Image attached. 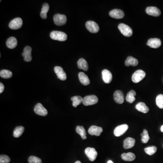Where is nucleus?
<instances>
[{
  "label": "nucleus",
  "instance_id": "nucleus-7",
  "mask_svg": "<svg viewBox=\"0 0 163 163\" xmlns=\"http://www.w3.org/2000/svg\"><path fill=\"white\" fill-rule=\"evenodd\" d=\"M23 21L22 19L21 18H16L10 22L9 26L11 29L17 30L21 27Z\"/></svg>",
  "mask_w": 163,
  "mask_h": 163
},
{
  "label": "nucleus",
  "instance_id": "nucleus-33",
  "mask_svg": "<svg viewBox=\"0 0 163 163\" xmlns=\"http://www.w3.org/2000/svg\"><path fill=\"white\" fill-rule=\"evenodd\" d=\"M157 149L155 146H151L148 147L144 148V151L147 155H152L155 153L157 151Z\"/></svg>",
  "mask_w": 163,
  "mask_h": 163
},
{
  "label": "nucleus",
  "instance_id": "nucleus-26",
  "mask_svg": "<svg viewBox=\"0 0 163 163\" xmlns=\"http://www.w3.org/2000/svg\"><path fill=\"white\" fill-rule=\"evenodd\" d=\"M49 9H50V6L48 3H44L41 12V17L42 19H46L47 18V13Z\"/></svg>",
  "mask_w": 163,
  "mask_h": 163
},
{
  "label": "nucleus",
  "instance_id": "nucleus-12",
  "mask_svg": "<svg viewBox=\"0 0 163 163\" xmlns=\"http://www.w3.org/2000/svg\"><path fill=\"white\" fill-rule=\"evenodd\" d=\"M54 71L58 79L62 81H65L66 79V74L62 67L59 66L55 67Z\"/></svg>",
  "mask_w": 163,
  "mask_h": 163
},
{
  "label": "nucleus",
  "instance_id": "nucleus-28",
  "mask_svg": "<svg viewBox=\"0 0 163 163\" xmlns=\"http://www.w3.org/2000/svg\"><path fill=\"white\" fill-rule=\"evenodd\" d=\"M136 95V92L134 90H131L127 94L126 97V100L129 103H133L135 101V96Z\"/></svg>",
  "mask_w": 163,
  "mask_h": 163
},
{
  "label": "nucleus",
  "instance_id": "nucleus-2",
  "mask_svg": "<svg viewBox=\"0 0 163 163\" xmlns=\"http://www.w3.org/2000/svg\"><path fill=\"white\" fill-rule=\"evenodd\" d=\"M119 30L123 35L126 37H130L133 34L132 29L123 23L120 24L118 26Z\"/></svg>",
  "mask_w": 163,
  "mask_h": 163
},
{
  "label": "nucleus",
  "instance_id": "nucleus-6",
  "mask_svg": "<svg viewBox=\"0 0 163 163\" xmlns=\"http://www.w3.org/2000/svg\"><path fill=\"white\" fill-rule=\"evenodd\" d=\"M86 27L88 31L92 33H96L99 30V27L94 21H88L86 23Z\"/></svg>",
  "mask_w": 163,
  "mask_h": 163
},
{
  "label": "nucleus",
  "instance_id": "nucleus-31",
  "mask_svg": "<svg viewBox=\"0 0 163 163\" xmlns=\"http://www.w3.org/2000/svg\"><path fill=\"white\" fill-rule=\"evenodd\" d=\"M12 73L8 70H2L0 72V76L5 79L10 78H12Z\"/></svg>",
  "mask_w": 163,
  "mask_h": 163
},
{
  "label": "nucleus",
  "instance_id": "nucleus-1",
  "mask_svg": "<svg viewBox=\"0 0 163 163\" xmlns=\"http://www.w3.org/2000/svg\"><path fill=\"white\" fill-rule=\"evenodd\" d=\"M50 38L53 40L59 41H64L67 39V35L61 31H53L50 34Z\"/></svg>",
  "mask_w": 163,
  "mask_h": 163
},
{
  "label": "nucleus",
  "instance_id": "nucleus-4",
  "mask_svg": "<svg viewBox=\"0 0 163 163\" xmlns=\"http://www.w3.org/2000/svg\"><path fill=\"white\" fill-rule=\"evenodd\" d=\"M146 73L142 70L136 71L132 76V81L134 83H138L146 77Z\"/></svg>",
  "mask_w": 163,
  "mask_h": 163
},
{
  "label": "nucleus",
  "instance_id": "nucleus-10",
  "mask_svg": "<svg viewBox=\"0 0 163 163\" xmlns=\"http://www.w3.org/2000/svg\"><path fill=\"white\" fill-rule=\"evenodd\" d=\"M34 111L36 114L41 116H46L48 114V111L44 107V106L40 103H37L35 105Z\"/></svg>",
  "mask_w": 163,
  "mask_h": 163
},
{
  "label": "nucleus",
  "instance_id": "nucleus-36",
  "mask_svg": "<svg viewBox=\"0 0 163 163\" xmlns=\"http://www.w3.org/2000/svg\"><path fill=\"white\" fill-rule=\"evenodd\" d=\"M10 160L8 156L1 155L0 156V163H9Z\"/></svg>",
  "mask_w": 163,
  "mask_h": 163
},
{
  "label": "nucleus",
  "instance_id": "nucleus-21",
  "mask_svg": "<svg viewBox=\"0 0 163 163\" xmlns=\"http://www.w3.org/2000/svg\"><path fill=\"white\" fill-rule=\"evenodd\" d=\"M6 46L10 49H14L17 47V39L14 37H11L8 39L6 41Z\"/></svg>",
  "mask_w": 163,
  "mask_h": 163
},
{
  "label": "nucleus",
  "instance_id": "nucleus-20",
  "mask_svg": "<svg viewBox=\"0 0 163 163\" xmlns=\"http://www.w3.org/2000/svg\"><path fill=\"white\" fill-rule=\"evenodd\" d=\"M135 140L134 138L128 137L124 141L123 147L126 149L133 147L135 144Z\"/></svg>",
  "mask_w": 163,
  "mask_h": 163
},
{
  "label": "nucleus",
  "instance_id": "nucleus-25",
  "mask_svg": "<svg viewBox=\"0 0 163 163\" xmlns=\"http://www.w3.org/2000/svg\"><path fill=\"white\" fill-rule=\"evenodd\" d=\"M121 157L123 160L126 161H133L135 159V155H134L133 153H131V152L128 153H123L122 154Z\"/></svg>",
  "mask_w": 163,
  "mask_h": 163
},
{
  "label": "nucleus",
  "instance_id": "nucleus-37",
  "mask_svg": "<svg viewBox=\"0 0 163 163\" xmlns=\"http://www.w3.org/2000/svg\"><path fill=\"white\" fill-rule=\"evenodd\" d=\"M4 85L3 83H0V94H2L3 91L4 90Z\"/></svg>",
  "mask_w": 163,
  "mask_h": 163
},
{
  "label": "nucleus",
  "instance_id": "nucleus-38",
  "mask_svg": "<svg viewBox=\"0 0 163 163\" xmlns=\"http://www.w3.org/2000/svg\"><path fill=\"white\" fill-rule=\"evenodd\" d=\"M160 130H161V132H163V125L161 126V128H160Z\"/></svg>",
  "mask_w": 163,
  "mask_h": 163
},
{
  "label": "nucleus",
  "instance_id": "nucleus-40",
  "mask_svg": "<svg viewBox=\"0 0 163 163\" xmlns=\"http://www.w3.org/2000/svg\"><path fill=\"white\" fill-rule=\"evenodd\" d=\"M75 163H82L80 161H77Z\"/></svg>",
  "mask_w": 163,
  "mask_h": 163
},
{
  "label": "nucleus",
  "instance_id": "nucleus-39",
  "mask_svg": "<svg viewBox=\"0 0 163 163\" xmlns=\"http://www.w3.org/2000/svg\"><path fill=\"white\" fill-rule=\"evenodd\" d=\"M107 163H113L112 161H111V160H109V161H108V162H107Z\"/></svg>",
  "mask_w": 163,
  "mask_h": 163
},
{
  "label": "nucleus",
  "instance_id": "nucleus-9",
  "mask_svg": "<svg viewBox=\"0 0 163 163\" xmlns=\"http://www.w3.org/2000/svg\"><path fill=\"white\" fill-rule=\"evenodd\" d=\"M128 129V126L127 124H123L116 127L114 131V134L116 137L121 136L127 131Z\"/></svg>",
  "mask_w": 163,
  "mask_h": 163
},
{
  "label": "nucleus",
  "instance_id": "nucleus-18",
  "mask_svg": "<svg viewBox=\"0 0 163 163\" xmlns=\"http://www.w3.org/2000/svg\"><path fill=\"white\" fill-rule=\"evenodd\" d=\"M102 76L103 81L106 83H110L112 81V74L108 70L104 69L102 71Z\"/></svg>",
  "mask_w": 163,
  "mask_h": 163
},
{
  "label": "nucleus",
  "instance_id": "nucleus-11",
  "mask_svg": "<svg viewBox=\"0 0 163 163\" xmlns=\"http://www.w3.org/2000/svg\"><path fill=\"white\" fill-rule=\"evenodd\" d=\"M32 48L29 46H27L24 48V51L22 54V56L24 57V60L26 62L31 61L32 59L31 56Z\"/></svg>",
  "mask_w": 163,
  "mask_h": 163
},
{
  "label": "nucleus",
  "instance_id": "nucleus-8",
  "mask_svg": "<svg viewBox=\"0 0 163 163\" xmlns=\"http://www.w3.org/2000/svg\"><path fill=\"white\" fill-rule=\"evenodd\" d=\"M85 153L88 159L91 161L95 160L98 155V152L94 148L87 147L85 150Z\"/></svg>",
  "mask_w": 163,
  "mask_h": 163
},
{
  "label": "nucleus",
  "instance_id": "nucleus-14",
  "mask_svg": "<svg viewBox=\"0 0 163 163\" xmlns=\"http://www.w3.org/2000/svg\"><path fill=\"white\" fill-rule=\"evenodd\" d=\"M124 13L122 10L119 9L112 10L109 12V16L115 19H122L124 17Z\"/></svg>",
  "mask_w": 163,
  "mask_h": 163
},
{
  "label": "nucleus",
  "instance_id": "nucleus-23",
  "mask_svg": "<svg viewBox=\"0 0 163 163\" xmlns=\"http://www.w3.org/2000/svg\"><path fill=\"white\" fill-rule=\"evenodd\" d=\"M78 68L84 70V71H87L88 69V65L87 62L83 58H81L78 60Z\"/></svg>",
  "mask_w": 163,
  "mask_h": 163
},
{
  "label": "nucleus",
  "instance_id": "nucleus-34",
  "mask_svg": "<svg viewBox=\"0 0 163 163\" xmlns=\"http://www.w3.org/2000/svg\"><path fill=\"white\" fill-rule=\"evenodd\" d=\"M156 103L158 107L163 109V95L160 94L156 98Z\"/></svg>",
  "mask_w": 163,
  "mask_h": 163
},
{
  "label": "nucleus",
  "instance_id": "nucleus-22",
  "mask_svg": "<svg viewBox=\"0 0 163 163\" xmlns=\"http://www.w3.org/2000/svg\"><path fill=\"white\" fill-rule=\"evenodd\" d=\"M135 108L138 111H140L144 113H147L149 111V109L147 106L146 105L145 103L142 102H140L137 103V105L135 106Z\"/></svg>",
  "mask_w": 163,
  "mask_h": 163
},
{
  "label": "nucleus",
  "instance_id": "nucleus-24",
  "mask_svg": "<svg viewBox=\"0 0 163 163\" xmlns=\"http://www.w3.org/2000/svg\"><path fill=\"white\" fill-rule=\"evenodd\" d=\"M138 65V61L136 58L132 57L131 56H129L127 58V60L125 61V65L127 66H136Z\"/></svg>",
  "mask_w": 163,
  "mask_h": 163
},
{
  "label": "nucleus",
  "instance_id": "nucleus-17",
  "mask_svg": "<svg viewBox=\"0 0 163 163\" xmlns=\"http://www.w3.org/2000/svg\"><path fill=\"white\" fill-rule=\"evenodd\" d=\"M114 99L116 103L122 104L124 101V96L122 91L120 90H116L113 95Z\"/></svg>",
  "mask_w": 163,
  "mask_h": 163
},
{
  "label": "nucleus",
  "instance_id": "nucleus-5",
  "mask_svg": "<svg viewBox=\"0 0 163 163\" xmlns=\"http://www.w3.org/2000/svg\"><path fill=\"white\" fill-rule=\"evenodd\" d=\"M54 24L58 26L64 25L67 22V17L65 15L57 14L54 17Z\"/></svg>",
  "mask_w": 163,
  "mask_h": 163
},
{
  "label": "nucleus",
  "instance_id": "nucleus-13",
  "mask_svg": "<svg viewBox=\"0 0 163 163\" xmlns=\"http://www.w3.org/2000/svg\"><path fill=\"white\" fill-rule=\"evenodd\" d=\"M146 12L148 15L157 17L160 16L161 12L159 9L155 6H149L146 9Z\"/></svg>",
  "mask_w": 163,
  "mask_h": 163
},
{
  "label": "nucleus",
  "instance_id": "nucleus-3",
  "mask_svg": "<svg viewBox=\"0 0 163 163\" xmlns=\"http://www.w3.org/2000/svg\"><path fill=\"white\" fill-rule=\"evenodd\" d=\"M98 98L96 96L94 95L87 96L83 98V103L86 106L94 105L98 103Z\"/></svg>",
  "mask_w": 163,
  "mask_h": 163
},
{
  "label": "nucleus",
  "instance_id": "nucleus-35",
  "mask_svg": "<svg viewBox=\"0 0 163 163\" xmlns=\"http://www.w3.org/2000/svg\"><path fill=\"white\" fill-rule=\"evenodd\" d=\"M28 162L29 163H42V160L35 156H31L28 158Z\"/></svg>",
  "mask_w": 163,
  "mask_h": 163
},
{
  "label": "nucleus",
  "instance_id": "nucleus-16",
  "mask_svg": "<svg viewBox=\"0 0 163 163\" xmlns=\"http://www.w3.org/2000/svg\"><path fill=\"white\" fill-rule=\"evenodd\" d=\"M147 45L151 48L157 49L161 46V41L160 39H150L148 41Z\"/></svg>",
  "mask_w": 163,
  "mask_h": 163
},
{
  "label": "nucleus",
  "instance_id": "nucleus-29",
  "mask_svg": "<svg viewBox=\"0 0 163 163\" xmlns=\"http://www.w3.org/2000/svg\"><path fill=\"white\" fill-rule=\"evenodd\" d=\"M25 130V128L22 126H18L14 130L13 135L16 138H18L22 135Z\"/></svg>",
  "mask_w": 163,
  "mask_h": 163
},
{
  "label": "nucleus",
  "instance_id": "nucleus-19",
  "mask_svg": "<svg viewBox=\"0 0 163 163\" xmlns=\"http://www.w3.org/2000/svg\"><path fill=\"white\" fill-rule=\"evenodd\" d=\"M78 78L80 83L83 85H88L90 83V81L88 76L83 72H80L78 74Z\"/></svg>",
  "mask_w": 163,
  "mask_h": 163
},
{
  "label": "nucleus",
  "instance_id": "nucleus-15",
  "mask_svg": "<svg viewBox=\"0 0 163 163\" xmlns=\"http://www.w3.org/2000/svg\"><path fill=\"white\" fill-rule=\"evenodd\" d=\"M103 129L101 127L92 126L88 129V132L91 135L98 136L100 135Z\"/></svg>",
  "mask_w": 163,
  "mask_h": 163
},
{
  "label": "nucleus",
  "instance_id": "nucleus-32",
  "mask_svg": "<svg viewBox=\"0 0 163 163\" xmlns=\"http://www.w3.org/2000/svg\"><path fill=\"white\" fill-rule=\"evenodd\" d=\"M141 142L143 143L146 144L150 140V136L149 135L148 131L146 129L144 130L143 132L141 133Z\"/></svg>",
  "mask_w": 163,
  "mask_h": 163
},
{
  "label": "nucleus",
  "instance_id": "nucleus-30",
  "mask_svg": "<svg viewBox=\"0 0 163 163\" xmlns=\"http://www.w3.org/2000/svg\"><path fill=\"white\" fill-rule=\"evenodd\" d=\"M71 99L73 101V106L74 107H76L78 105H80L83 101V98L79 96L72 97Z\"/></svg>",
  "mask_w": 163,
  "mask_h": 163
},
{
  "label": "nucleus",
  "instance_id": "nucleus-27",
  "mask_svg": "<svg viewBox=\"0 0 163 163\" xmlns=\"http://www.w3.org/2000/svg\"><path fill=\"white\" fill-rule=\"evenodd\" d=\"M76 132L79 134L83 139H86V132L85 129H84L83 126H77L76 128Z\"/></svg>",
  "mask_w": 163,
  "mask_h": 163
}]
</instances>
